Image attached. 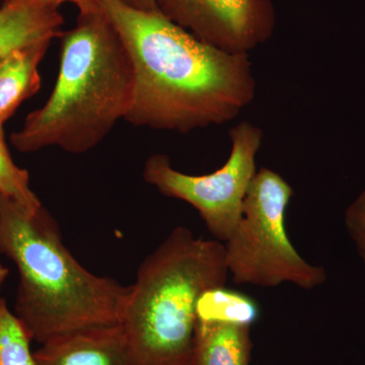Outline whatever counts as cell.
Instances as JSON below:
<instances>
[{"mask_svg": "<svg viewBox=\"0 0 365 365\" xmlns=\"http://www.w3.org/2000/svg\"><path fill=\"white\" fill-rule=\"evenodd\" d=\"M66 0H6L0 6V63L26 46L63 35Z\"/></svg>", "mask_w": 365, "mask_h": 365, "instance_id": "9", "label": "cell"}, {"mask_svg": "<svg viewBox=\"0 0 365 365\" xmlns=\"http://www.w3.org/2000/svg\"><path fill=\"white\" fill-rule=\"evenodd\" d=\"M66 2H71L78 7V11H86L93 7L97 6L101 0H66Z\"/></svg>", "mask_w": 365, "mask_h": 365, "instance_id": "17", "label": "cell"}, {"mask_svg": "<svg viewBox=\"0 0 365 365\" xmlns=\"http://www.w3.org/2000/svg\"><path fill=\"white\" fill-rule=\"evenodd\" d=\"M34 356L37 365H136L121 324L52 338Z\"/></svg>", "mask_w": 365, "mask_h": 365, "instance_id": "8", "label": "cell"}, {"mask_svg": "<svg viewBox=\"0 0 365 365\" xmlns=\"http://www.w3.org/2000/svg\"><path fill=\"white\" fill-rule=\"evenodd\" d=\"M260 309L248 295L225 287L206 290L197 302V321L253 325Z\"/></svg>", "mask_w": 365, "mask_h": 365, "instance_id": "12", "label": "cell"}, {"mask_svg": "<svg viewBox=\"0 0 365 365\" xmlns=\"http://www.w3.org/2000/svg\"><path fill=\"white\" fill-rule=\"evenodd\" d=\"M294 189L278 173L262 168L250 184L241 220L225 241L228 273L237 284L275 287L288 282L313 289L327 279L288 239L285 215Z\"/></svg>", "mask_w": 365, "mask_h": 365, "instance_id": "5", "label": "cell"}, {"mask_svg": "<svg viewBox=\"0 0 365 365\" xmlns=\"http://www.w3.org/2000/svg\"><path fill=\"white\" fill-rule=\"evenodd\" d=\"M9 270L6 267V266L2 265L0 263V290H1L2 287H4V282L9 277Z\"/></svg>", "mask_w": 365, "mask_h": 365, "instance_id": "18", "label": "cell"}, {"mask_svg": "<svg viewBox=\"0 0 365 365\" xmlns=\"http://www.w3.org/2000/svg\"><path fill=\"white\" fill-rule=\"evenodd\" d=\"M131 9L144 11H158L155 0H117Z\"/></svg>", "mask_w": 365, "mask_h": 365, "instance_id": "16", "label": "cell"}, {"mask_svg": "<svg viewBox=\"0 0 365 365\" xmlns=\"http://www.w3.org/2000/svg\"><path fill=\"white\" fill-rule=\"evenodd\" d=\"M61 39L51 95L11 134L21 153L54 146L83 155L102 143L130 108L133 66L102 2L78 11L76 26Z\"/></svg>", "mask_w": 365, "mask_h": 365, "instance_id": "2", "label": "cell"}, {"mask_svg": "<svg viewBox=\"0 0 365 365\" xmlns=\"http://www.w3.org/2000/svg\"><path fill=\"white\" fill-rule=\"evenodd\" d=\"M51 42L20 48L0 63V126L41 88L39 66Z\"/></svg>", "mask_w": 365, "mask_h": 365, "instance_id": "10", "label": "cell"}, {"mask_svg": "<svg viewBox=\"0 0 365 365\" xmlns=\"http://www.w3.org/2000/svg\"><path fill=\"white\" fill-rule=\"evenodd\" d=\"M157 11L197 39L223 51L249 54L270 39L271 0H155Z\"/></svg>", "mask_w": 365, "mask_h": 365, "instance_id": "7", "label": "cell"}, {"mask_svg": "<svg viewBox=\"0 0 365 365\" xmlns=\"http://www.w3.org/2000/svg\"><path fill=\"white\" fill-rule=\"evenodd\" d=\"M232 150L220 169L196 176L173 168L169 157L150 155L144 163L143 179L163 195L180 199L198 211L210 234L225 242L242 216V206L256 175V157L263 132L250 122L230 131Z\"/></svg>", "mask_w": 365, "mask_h": 365, "instance_id": "6", "label": "cell"}, {"mask_svg": "<svg viewBox=\"0 0 365 365\" xmlns=\"http://www.w3.org/2000/svg\"><path fill=\"white\" fill-rule=\"evenodd\" d=\"M0 195L32 210L42 207L40 199L31 188L28 170L16 165L11 157L4 126H0Z\"/></svg>", "mask_w": 365, "mask_h": 365, "instance_id": "14", "label": "cell"}, {"mask_svg": "<svg viewBox=\"0 0 365 365\" xmlns=\"http://www.w3.org/2000/svg\"><path fill=\"white\" fill-rule=\"evenodd\" d=\"M251 327L197 321L193 365H249Z\"/></svg>", "mask_w": 365, "mask_h": 365, "instance_id": "11", "label": "cell"}, {"mask_svg": "<svg viewBox=\"0 0 365 365\" xmlns=\"http://www.w3.org/2000/svg\"><path fill=\"white\" fill-rule=\"evenodd\" d=\"M4 1H6V0H0V6H1V4H4Z\"/></svg>", "mask_w": 365, "mask_h": 365, "instance_id": "19", "label": "cell"}, {"mask_svg": "<svg viewBox=\"0 0 365 365\" xmlns=\"http://www.w3.org/2000/svg\"><path fill=\"white\" fill-rule=\"evenodd\" d=\"M31 342L6 300L0 299V365H37Z\"/></svg>", "mask_w": 365, "mask_h": 365, "instance_id": "13", "label": "cell"}, {"mask_svg": "<svg viewBox=\"0 0 365 365\" xmlns=\"http://www.w3.org/2000/svg\"><path fill=\"white\" fill-rule=\"evenodd\" d=\"M225 244L172 230L139 265L122 316L136 365H193L197 302L225 287Z\"/></svg>", "mask_w": 365, "mask_h": 365, "instance_id": "4", "label": "cell"}, {"mask_svg": "<svg viewBox=\"0 0 365 365\" xmlns=\"http://www.w3.org/2000/svg\"><path fill=\"white\" fill-rule=\"evenodd\" d=\"M130 56L133 96L125 121L188 133L232 121L256 95L249 54L197 39L158 11L101 0Z\"/></svg>", "mask_w": 365, "mask_h": 365, "instance_id": "1", "label": "cell"}, {"mask_svg": "<svg viewBox=\"0 0 365 365\" xmlns=\"http://www.w3.org/2000/svg\"><path fill=\"white\" fill-rule=\"evenodd\" d=\"M345 225L365 267V188L346 210Z\"/></svg>", "mask_w": 365, "mask_h": 365, "instance_id": "15", "label": "cell"}, {"mask_svg": "<svg viewBox=\"0 0 365 365\" xmlns=\"http://www.w3.org/2000/svg\"><path fill=\"white\" fill-rule=\"evenodd\" d=\"M0 254L18 269L14 313L39 344L93 327L121 324L129 287L83 267L44 207L0 195Z\"/></svg>", "mask_w": 365, "mask_h": 365, "instance_id": "3", "label": "cell"}]
</instances>
